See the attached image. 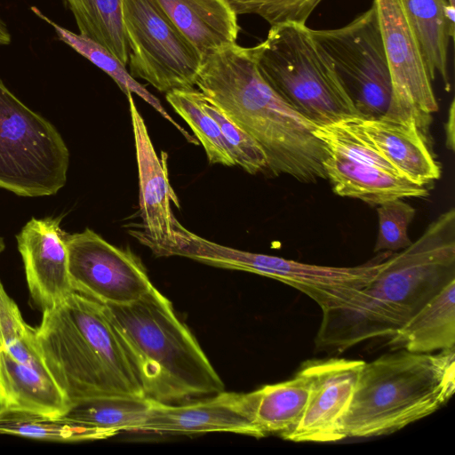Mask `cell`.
Returning a JSON list of instances; mask_svg holds the SVG:
<instances>
[{"mask_svg":"<svg viewBox=\"0 0 455 455\" xmlns=\"http://www.w3.org/2000/svg\"><path fill=\"white\" fill-rule=\"evenodd\" d=\"M196 85L259 145L270 172L305 183L326 179L328 149L314 133L316 125L264 80L255 46L235 43L204 55Z\"/></svg>","mask_w":455,"mask_h":455,"instance_id":"6da1fadb","label":"cell"},{"mask_svg":"<svg viewBox=\"0 0 455 455\" xmlns=\"http://www.w3.org/2000/svg\"><path fill=\"white\" fill-rule=\"evenodd\" d=\"M455 279V210L443 212L415 241L393 252L380 273L344 305L323 312L315 339L339 351L389 338Z\"/></svg>","mask_w":455,"mask_h":455,"instance_id":"7a4b0ae2","label":"cell"},{"mask_svg":"<svg viewBox=\"0 0 455 455\" xmlns=\"http://www.w3.org/2000/svg\"><path fill=\"white\" fill-rule=\"evenodd\" d=\"M36 342L50 377L71 403L109 395L146 397L105 304L74 291L43 311Z\"/></svg>","mask_w":455,"mask_h":455,"instance_id":"3957f363","label":"cell"},{"mask_svg":"<svg viewBox=\"0 0 455 455\" xmlns=\"http://www.w3.org/2000/svg\"><path fill=\"white\" fill-rule=\"evenodd\" d=\"M105 305L147 398L174 403L224 391L196 338L154 286L132 303Z\"/></svg>","mask_w":455,"mask_h":455,"instance_id":"277c9868","label":"cell"},{"mask_svg":"<svg viewBox=\"0 0 455 455\" xmlns=\"http://www.w3.org/2000/svg\"><path fill=\"white\" fill-rule=\"evenodd\" d=\"M454 389V348L435 355L401 349L364 363L343 418L344 439L398 431L437 411Z\"/></svg>","mask_w":455,"mask_h":455,"instance_id":"5b68a950","label":"cell"},{"mask_svg":"<svg viewBox=\"0 0 455 455\" xmlns=\"http://www.w3.org/2000/svg\"><path fill=\"white\" fill-rule=\"evenodd\" d=\"M258 69L269 86L315 125L359 116L331 60L307 24L271 26L255 45Z\"/></svg>","mask_w":455,"mask_h":455,"instance_id":"8992f818","label":"cell"},{"mask_svg":"<svg viewBox=\"0 0 455 455\" xmlns=\"http://www.w3.org/2000/svg\"><path fill=\"white\" fill-rule=\"evenodd\" d=\"M68 164L57 129L0 79V188L20 196L55 195L66 184Z\"/></svg>","mask_w":455,"mask_h":455,"instance_id":"52a82bcc","label":"cell"},{"mask_svg":"<svg viewBox=\"0 0 455 455\" xmlns=\"http://www.w3.org/2000/svg\"><path fill=\"white\" fill-rule=\"evenodd\" d=\"M310 30L358 116L383 117L391 101L392 84L375 4L340 28Z\"/></svg>","mask_w":455,"mask_h":455,"instance_id":"ba28073f","label":"cell"},{"mask_svg":"<svg viewBox=\"0 0 455 455\" xmlns=\"http://www.w3.org/2000/svg\"><path fill=\"white\" fill-rule=\"evenodd\" d=\"M130 74L162 92L193 89L202 57L155 0H123Z\"/></svg>","mask_w":455,"mask_h":455,"instance_id":"9c48e42d","label":"cell"},{"mask_svg":"<svg viewBox=\"0 0 455 455\" xmlns=\"http://www.w3.org/2000/svg\"><path fill=\"white\" fill-rule=\"evenodd\" d=\"M388 65L392 97L381 117L400 123H414L427 135L431 115L438 110L419 42L401 0H373Z\"/></svg>","mask_w":455,"mask_h":455,"instance_id":"30bf717a","label":"cell"},{"mask_svg":"<svg viewBox=\"0 0 455 455\" xmlns=\"http://www.w3.org/2000/svg\"><path fill=\"white\" fill-rule=\"evenodd\" d=\"M355 267H329L227 247L221 254L225 268L270 277L307 294L323 312L347 302L384 268L393 252L382 251Z\"/></svg>","mask_w":455,"mask_h":455,"instance_id":"8fae6325","label":"cell"},{"mask_svg":"<svg viewBox=\"0 0 455 455\" xmlns=\"http://www.w3.org/2000/svg\"><path fill=\"white\" fill-rule=\"evenodd\" d=\"M73 290L103 304L132 303L154 285L140 259L90 228L66 234Z\"/></svg>","mask_w":455,"mask_h":455,"instance_id":"7c38bea8","label":"cell"},{"mask_svg":"<svg viewBox=\"0 0 455 455\" xmlns=\"http://www.w3.org/2000/svg\"><path fill=\"white\" fill-rule=\"evenodd\" d=\"M364 363L344 358L306 362L302 366L311 379L309 399L299 424L283 438L299 443L343 440V418Z\"/></svg>","mask_w":455,"mask_h":455,"instance_id":"4fadbf2b","label":"cell"},{"mask_svg":"<svg viewBox=\"0 0 455 455\" xmlns=\"http://www.w3.org/2000/svg\"><path fill=\"white\" fill-rule=\"evenodd\" d=\"M134 136L139 172V197L144 231L134 235L155 254L163 256L174 243L173 220L171 203L180 207L169 180L167 154L159 157L149 137L147 125L134 102L132 93L127 92Z\"/></svg>","mask_w":455,"mask_h":455,"instance_id":"5bb4252c","label":"cell"},{"mask_svg":"<svg viewBox=\"0 0 455 455\" xmlns=\"http://www.w3.org/2000/svg\"><path fill=\"white\" fill-rule=\"evenodd\" d=\"M60 218H32L16 235L31 298L42 310L73 293Z\"/></svg>","mask_w":455,"mask_h":455,"instance_id":"9a60e30c","label":"cell"},{"mask_svg":"<svg viewBox=\"0 0 455 455\" xmlns=\"http://www.w3.org/2000/svg\"><path fill=\"white\" fill-rule=\"evenodd\" d=\"M137 431L174 435L229 432L256 438L265 436L249 418L243 394L224 391L181 405L151 399L148 414Z\"/></svg>","mask_w":455,"mask_h":455,"instance_id":"2e32d148","label":"cell"},{"mask_svg":"<svg viewBox=\"0 0 455 455\" xmlns=\"http://www.w3.org/2000/svg\"><path fill=\"white\" fill-rule=\"evenodd\" d=\"M372 145L411 181L427 186L441 176L427 137L416 124L384 118L347 117Z\"/></svg>","mask_w":455,"mask_h":455,"instance_id":"e0dca14e","label":"cell"},{"mask_svg":"<svg viewBox=\"0 0 455 455\" xmlns=\"http://www.w3.org/2000/svg\"><path fill=\"white\" fill-rule=\"evenodd\" d=\"M327 149L328 156L323 164L325 176L333 192L340 196L379 205L390 200L428 195L427 186L363 164L339 151Z\"/></svg>","mask_w":455,"mask_h":455,"instance_id":"ac0fdd59","label":"cell"},{"mask_svg":"<svg viewBox=\"0 0 455 455\" xmlns=\"http://www.w3.org/2000/svg\"><path fill=\"white\" fill-rule=\"evenodd\" d=\"M201 57L235 44L240 27L227 0H155Z\"/></svg>","mask_w":455,"mask_h":455,"instance_id":"d6986e66","label":"cell"},{"mask_svg":"<svg viewBox=\"0 0 455 455\" xmlns=\"http://www.w3.org/2000/svg\"><path fill=\"white\" fill-rule=\"evenodd\" d=\"M70 406L69 399L51 377L0 347V411L60 418Z\"/></svg>","mask_w":455,"mask_h":455,"instance_id":"ffe728a7","label":"cell"},{"mask_svg":"<svg viewBox=\"0 0 455 455\" xmlns=\"http://www.w3.org/2000/svg\"><path fill=\"white\" fill-rule=\"evenodd\" d=\"M311 391V379L302 366L294 378L243 393L248 416L264 434L283 437L301 419Z\"/></svg>","mask_w":455,"mask_h":455,"instance_id":"44dd1931","label":"cell"},{"mask_svg":"<svg viewBox=\"0 0 455 455\" xmlns=\"http://www.w3.org/2000/svg\"><path fill=\"white\" fill-rule=\"evenodd\" d=\"M393 349L431 353L455 347V279L444 285L391 337Z\"/></svg>","mask_w":455,"mask_h":455,"instance_id":"7402d4cb","label":"cell"},{"mask_svg":"<svg viewBox=\"0 0 455 455\" xmlns=\"http://www.w3.org/2000/svg\"><path fill=\"white\" fill-rule=\"evenodd\" d=\"M447 0H401L408 22L419 42L429 76L438 74L444 89L451 90L448 72V48L454 29L444 15Z\"/></svg>","mask_w":455,"mask_h":455,"instance_id":"603a6c76","label":"cell"},{"mask_svg":"<svg viewBox=\"0 0 455 455\" xmlns=\"http://www.w3.org/2000/svg\"><path fill=\"white\" fill-rule=\"evenodd\" d=\"M150 403L149 398L130 395L92 397L72 403L62 418L90 427L106 439L121 431H137Z\"/></svg>","mask_w":455,"mask_h":455,"instance_id":"cb8c5ba5","label":"cell"},{"mask_svg":"<svg viewBox=\"0 0 455 455\" xmlns=\"http://www.w3.org/2000/svg\"><path fill=\"white\" fill-rule=\"evenodd\" d=\"M30 9L39 19L53 28L59 40L68 44L77 53L108 74L125 95L127 92H132L140 96L164 119L173 124L189 142L197 144V141L171 117L159 100L150 93L141 84L137 82L127 71L126 66L107 48L87 36L76 34L61 27L49 19L37 7L31 6Z\"/></svg>","mask_w":455,"mask_h":455,"instance_id":"d4e9b609","label":"cell"},{"mask_svg":"<svg viewBox=\"0 0 455 455\" xmlns=\"http://www.w3.org/2000/svg\"><path fill=\"white\" fill-rule=\"evenodd\" d=\"M79 34L107 48L124 66L130 48L122 17L123 0H64Z\"/></svg>","mask_w":455,"mask_h":455,"instance_id":"484cf974","label":"cell"},{"mask_svg":"<svg viewBox=\"0 0 455 455\" xmlns=\"http://www.w3.org/2000/svg\"><path fill=\"white\" fill-rule=\"evenodd\" d=\"M198 90H175L166 93V100L189 125L203 145L210 164L235 165L216 121L204 110Z\"/></svg>","mask_w":455,"mask_h":455,"instance_id":"4316f807","label":"cell"},{"mask_svg":"<svg viewBox=\"0 0 455 455\" xmlns=\"http://www.w3.org/2000/svg\"><path fill=\"white\" fill-rule=\"evenodd\" d=\"M0 434L54 442L103 439L97 430L62 417L10 411H0Z\"/></svg>","mask_w":455,"mask_h":455,"instance_id":"83f0119b","label":"cell"},{"mask_svg":"<svg viewBox=\"0 0 455 455\" xmlns=\"http://www.w3.org/2000/svg\"><path fill=\"white\" fill-rule=\"evenodd\" d=\"M0 344L19 362L50 377L36 349V329L23 320L18 306L6 293L1 282Z\"/></svg>","mask_w":455,"mask_h":455,"instance_id":"f1b7e54d","label":"cell"},{"mask_svg":"<svg viewBox=\"0 0 455 455\" xmlns=\"http://www.w3.org/2000/svg\"><path fill=\"white\" fill-rule=\"evenodd\" d=\"M201 102L218 124L235 164L250 174L267 170V157L259 145L203 93Z\"/></svg>","mask_w":455,"mask_h":455,"instance_id":"f546056e","label":"cell"},{"mask_svg":"<svg viewBox=\"0 0 455 455\" xmlns=\"http://www.w3.org/2000/svg\"><path fill=\"white\" fill-rule=\"evenodd\" d=\"M416 210L403 199L390 200L377 207L379 230L374 252L398 251L408 247L411 241L408 228Z\"/></svg>","mask_w":455,"mask_h":455,"instance_id":"4dcf8cb0","label":"cell"},{"mask_svg":"<svg viewBox=\"0 0 455 455\" xmlns=\"http://www.w3.org/2000/svg\"><path fill=\"white\" fill-rule=\"evenodd\" d=\"M323 0H227L239 14H255L271 26L285 23L307 24Z\"/></svg>","mask_w":455,"mask_h":455,"instance_id":"1f68e13d","label":"cell"},{"mask_svg":"<svg viewBox=\"0 0 455 455\" xmlns=\"http://www.w3.org/2000/svg\"><path fill=\"white\" fill-rule=\"evenodd\" d=\"M455 102L454 100H452L449 112H448V118L445 123L444 130H445V145L447 148L451 149V151H454L455 148Z\"/></svg>","mask_w":455,"mask_h":455,"instance_id":"d6a6232c","label":"cell"},{"mask_svg":"<svg viewBox=\"0 0 455 455\" xmlns=\"http://www.w3.org/2000/svg\"><path fill=\"white\" fill-rule=\"evenodd\" d=\"M12 36L6 23L0 17V45H7L11 43Z\"/></svg>","mask_w":455,"mask_h":455,"instance_id":"836d02e7","label":"cell"},{"mask_svg":"<svg viewBox=\"0 0 455 455\" xmlns=\"http://www.w3.org/2000/svg\"><path fill=\"white\" fill-rule=\"evenodd\" d=\"M4 239L0 236V253L4 251Z\"/></svg>","mask_w":455,"mask_h":455,"instance_id":"e575fe53","label":"cell"},{"mask_svg":"<svg viewBox=\"0 0 455 455\" xmlns=\"http://www.w3.org/2000/svg\"><path fill=\"white\" fill-rule=\"evenodd\" d=\"M449 4L455 5V0H447Z\"/></svg>","mask_w":455,"mask_h":455,"instance_id":"d590c367","label":"cell"},{"mask_svg":"<svg viewBox=\"0 0 455 455\" xmlns=\"http://www.w3.org/2000/svg\"><path fill=\"white\" fill-rule=\"evenodd\" d=\"M0 347H1V344H0Z\"/></svg>","mask_w":455,"mask_h":455,"instance_id":"8d00e7d4","label":"cell"}]
</instances>
